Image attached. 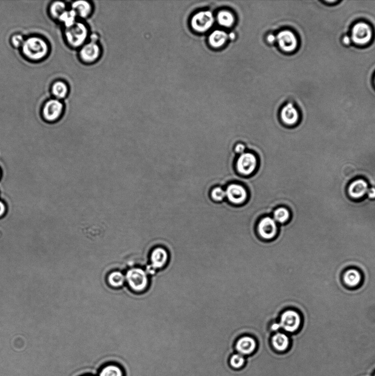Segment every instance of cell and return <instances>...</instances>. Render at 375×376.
Here are the masks:
<instances>
[{
    "instance_id": "cell-13",
    "label": "cell",
    "mask_w": 375,
    "mask_h": 376,
    "mask_svg": "<svg viewBox=\"0 0 375 376\" xmlns=\"http://www.w3.org/2000/svg\"><path fill=\"white\" fill-rule=\"evenodd\" d=\"M225 195L229 201L234 204L242 203L247 198L245 189L237 184L229 185L225 190Z\"/></svg>"
},
{
    "instance_id": "cell-32",
    "label": "cell",
    "mask_w": 375,
    "mask_h": 376,
    "mask_svg": "<svg viewBox=\"0 0 375 376\" xmlns=\"http://www.w3.org/2000/svg\"><path fill=\"white\" fill-rule=\"evenodd\" d=\"M6 212V207L3 202L0 201V217H2Z\"/></svg>"
},
{
    "instance_id": "cell-22",
    "label": "cell",
    "mask_w": 375,
    "mask_h": 376,
    "mask_svg": "<svg viewBox=\"0 0 375 376\" xmlns=\"http://www.w3.org/2000/svg\"><path fill=\"white\" fill-rule=\"evenodd\" d=\"M362 281V276L359 272L356 270L347 271L344 276V281L346 284L351 287H355L359 284Z\"/></svg>"
},
{
    "instance_id": "cell-26",
    "label": "cell",
    "mask_w": 375,
    "mask_h": 376,
    "mask_svg": "<svg viewBox=\"0 0 375 376\" xmlns=\"http://www.w3.org/2000/svg\"><path fill=\"white\" fill-rule=\"evenodd\" d=\"M218 20L220 25L225 27L232 26L234 22L233 14L227 11L220 12L218 15Z\"/></svg>"
},
{
    "instance_id": "cell-36",
    "label": "cell",
    "mask_w": 375,
    "mask_h": 376,
    "mask_svg": "<svg viewBox=\"0 0 375 376\" xmlns=\"http://www.w3.org/2000/svg\"><path fill=\"white\" fill-rule=\"evenodd\" d=\"M229 37H230V38L231 39H233L234 38V37H235V35H234V33H230V35H229Z\"/></svg>"
},
{
    "instance_id": "cell-31",
    "label": "cell",
    "mask_w": 375,
    "mask_h": 376,
    "mask_svg": "<svg viewBox=\"0 0 375 376\" xmlns=\"http://www.w3.org/2000/svg\"><path fill=\"white\" fill-rule=\"evenodd\" d=\"M245 149V146L242 144H238L235 148V151L238 154H243Z\"/></svg>"
},
{
    "instance_id": "cell-25",
    "label": "cell",
    "mask_w": 375,
    "mask_h": 376,
    "mask_svg": "<svg viewBox=\"0 0 375 376\" xmlns=\"http://www.w3.org/2000/svg\"><path fill=\"white\" fill-rule=\"evenodd\" d=\"M246 363V358L243 355L235 353L229 359V365L234 370L242 369Z\"/></svg>"
},
{
    "instance_id": "cell-5",
    "label": "cell",
    "mask_w": 375,
    "mask_h": 376,
    "mask_svg": "<svg viewBox=\"0 0 375 376\" xmlns=\"http://www.w3.org/2000/svg\"><path fill=\"white\" fill-rule=\"evenodd\" d=\"M126 280L131 289L136 292H142L148 285L147 276L141 269H133L127 272Z\"/></svg>"
},
{
    "instance_id": "cell-8",
    "label": "cell",
    "mask_w": 375,
    "mask_h": 376,
    "mask_svg": "<svg viewBox=\"0 0 375 376\" xmlns=\"http://www.w3.org/2000/svg\"><path fill=\"white\" fill-rule=\"evenodd\" d=\"M257 348H258V343L256 340L249 335H244L239 337L234 344L235 352L245 357L254 354L256 351Z\"/></svg>"
},
{
    "instance_id": "cell-6",
    "label": "cell",
    "mask_w": 375,
    "mask_h": 376,
    "mask_svg": "<svg viewBox=\"0 0 375 376\" xmlns=\"http://www.w3.org/2000/svg\"><path fill=\"white\" fill-rule=\"evenodd\" d=\"M64 106L61 100L51 99L46 101L43 107L42 114L44 119L49 122L58 120L63 114Z\"/></svg>"
},
{
    "instance_id": "cell-19",
    "label": "cell",
    "mask_w": 375,
    "mask_h": 376,
    "mask_svg": "<svg viewBox=\"0 0 375 376\" xmlns=\"http://www.w3.org/2000/svg\"><path fill=\"white\" fill-rule=\"evenodd\" d=\"M97 376H125V372L119 364L108 363L101 368Z\"/></svg>"
},
{
    "instance_id": "cell-38",
    "label": "cell",
    "mask_w": 375,
    "mask_h": 376,
    "mask_svg": "<svg viewBox=\"0 0 375 376\" xmlns=\"http://www.w3.org/2000/svg\"></svg>"
},
{
    "instance_id": "cell-24",
    "label": "cell",
    "mask_w": 375,
    "mask_h": 376,
    "mask_svg": "<svg viewBox=\"0 0 375 376\" xmlns=\"http://www.w3.org/2000/svg\"><path fill=\"white\" fill-rule=\"evenodd\" d=\"M66 10V4L63 1H56L50 4L49 12L54 19H58Z\"/></svg>"
},
{
    "instance_id": "cell-20",
    "label": "cell",
    "mask_w": 375,
    "mask_h": 376,
    "mask_svg": "<svg viewBox=\"0 0 375 376\" xmlns=\"http://www.w3.org/2000/svg\"><path fill=\"white\" fill-rule=\"evenodd\" d=\"M69 91V87L64 81H56L51 87V94L55 99L60 100L68 96Z\"/></svg>"
},
{
    "instance_id": "cell-10",
    "label": "cell",
    "mask_w": 375,
    "mask_h": 376,
    "mask_svg": "<svg viewBox=\"0 0 375 376\" xmlns=\"http://www.w3.org/2000/svg\"><path fill=\"white\" fill-rule=\"evenodd\" d=\"M278 228L276 221L270 217L262 219L258 226V233L261 239L270 240L275 238Z\"/></svg>"
},
{
    "instance_id": "cell-37",
    "label": "cell",
    "mask_w": 375,
    "mask_h": 376,
    "mask_svg": "<svg viewBox=\"0 0 375 376\" xmlns=\"http://www.w3.org/2000/svg\"><path fill=\"white\" fill-rule=\"evenodd\" d=\"M91 376V375H86V376Z\"/></svg>"
},
{
    "instance_id": "cell-14",
    "label": "cell",
    "mask_w": 375,
    "mask_h": 376,
    "mask_svg": "<svg viewBox=\"0 0 375 376\" xmlns=\"http://www.w3.org/2000/svg\"><path fill=\"white\" fill-rule=\"evenodd\" d=\"M291 339L288 335L282 332H276L271 338L272 348L277 353H284L291 346Z\"/></svg>"
},
{
    "instance_id": "cell-17",
    "label": "cell",
    "mask_w": 375,
    "mask_h": 376,
    "mask_svg": "<svg viewBox=\"0 0 375 376\" xmlns=\"http://www.w3.org/2000/svg\"><path fill=\"white\" fill-rule=\"evenodd\" d=\"M299 113L294 105L289 103L286 105L281 111L282 121L287 125H295L299 120Z\"/></svg>"
},
{
    "instance_id": "cell-4",
    "label": "cell",
    "mask_w": 375,
    "mask_h": 376,
    "mask_svg": "<svg viewBox=\"0 0 375 376\" xmlns=\"http://www.w3.org/2000/svg\"><path fill=\"white\" fill-rule=\"evenodd\" d=\"M279 326L287 333H295L300 327L301 318L300 314L294 310H287L281 313Z\"/></svg>"
},
{
    "instance_id": "cell-9",
    "label": "cell",
    "mask_w": 375,
    "mask_h": 376,
    "mask_svg": "<svg viewBox=\"0 0 375 376\" xmlns=\"http://www.w3.org/2000/svg\"><path fill=\"white\" fill-rule=\"evenodd\" d=\"M214 21L212 12L202 11L194 15L191 20V25L195 31L204 32L212 26Z\"/></svg>"
},
{
    "instance_id": "cell-23",
    "label": "cell",
    "mask_w": 375,
    "mask_h": 376,
    "mask_svg": "<svg viewBox=\"0 0 375 376\" xmlns=\"http://www.w3.org/2000/svg\"><path fill=\"white\" fill-rule=\"evenodd\" d=\"M77 14L73 9L66 10V11L62 14L58 20L64 24L66 28H69L73 26L77 21L76 18Z\"/></svg>"
},
{
    "instance_id": "cell-39",
    "label": "cell",
    "mask_w": 375,
    "mask_h": 376,
    "mask_svg": "<svg viewBox=\"0 0 375 376\" xmlns=\"http://www.w3.org/2000/svg\"></svg>"
},
{
    "instance_id": "cell-1",
    "label": "cell",
    "mask_w": 375,
    "mask_h": 376,
    "mask_svg": "<svg viewBox=\"0 0 375 376\" xmlns=\"http://www.w3.org/2000/svg\"><path fill=\"white\" fill-rule=\"evenodd\" d=\"M25 58L33 61H39L48 56L49 45L46 41L39 37H30L25 39L21 47Z\"/></svg>"
},
{
    "instance_id": "cell-21",
    "label": "cell",
    "mask_w": 375,
    "mask_h": 376,
    "mask_svg": "<svg viewBox=\"0 0 375 376\" xmlns=\"http://www.w3.org/2000/svg\"><path fill=\"white\" fill-rule=\"evenodd\" d=\"M228 38V35L224 31L215 30L209 37V42L214 48L223 46Z\"/></svg>"
},
{
    "instance_id": "cell-35",
    "label": "cell",
    "mask_w": 375,
    "mask_h": 376,
    "mask_svg": "<svg viewBox=\"0 0 375 376\" xmlns=\"http://www.w3.org/2000/svg\"><path fill=\"white\" fill-rule=\"evenodd\" d=\"M268 40L270 43H273L275 42L276 40V38L274 37L273 35H270L268 36Z\"/></svg>"
},
{
    "instance_id": "cell-12",
    "label": "cell",
    "mask_w": 375,
    "mask_h": 376,
    "mask_svg": "<svg viewBox=\"0 0 375 376\" xmlns=\"http://www.w3.org/2000/svg\"><path fill=\"white\" fill-rule=\"evenodd\" d=\"M277 39L280 48L286 52H292L297 48V38L291 31H282L277 35Z\"/></svg>"
},
{
    "instance_id": "cell-27",
    "label": "cell",
    "mask_w": 375,
    "mask_h": 376,
    "mask_svg": "<svg viewBox=\"0 0 375 376\" xmlns=\"http://www.w3.org/2000/svg\"><path fill=\"white\" fill-rule=\"evenodd\" d=\"M125 278L121 272H112L108 278L110 285L114 287H119L124 283Z\"/></svg>"
},
{
    "instance_id": "cell-16",
    "label": "cell",
    "mask_w": 375,
    "mask_h": 376,
    "mask_svg": "<svg viewBox=\"0 0 375 376\" xmlns=\"http://www.w3.org/2000/svg\"><path fill=\"white\" fill-rule=\"evenodd\" d=\"M71 9L74 10L79 18L85 19L88 18L93 11V6L88 1L79 0L71 4Z\"/></svg>"
},
{
    "instance_id": "cell-3",
    "label": "cell",
    "mask_w": 375,
    "mask_h": 376,
    "mask_svg": "<svg viewBox=\"0 0 375 376\" xmlns=\"http://www.w3.org/2000/svg\"><path fill=\"white\" fill-rule=\"evenodd\" d=\"M102 49L98 42L89 40L80 48L79 57L83 63L92 64L100 59Z\"/></svg>"
},
{
    "instance_id": "cell-11",
    "label": "cell",
    "mask_w": 375,
    "mask_h": 376,
    "mask_svg": "<svg viewBox=\"0 0 375 376\" xmlns=\"http://www.w3.org/2000/svg\"><path fill=\"white\" fill-rule=\"evenodd\" d=\"M256 166V158L254 154L250 153L241 154L237 163L238 171L245 176L252 174L255 171Z\"/></svg>"
},
{
    "instance_id": "cell-30",
    "label": "cell",
    "mask_w": 375,
    "mask_h": 376,
    "mask_svg": "<svg viewBox=\"0 0 375 376\" xmlns=\"http://www.w3.org/2000/svg\"><path fill=\"white\" fill-rule=\"evenodd\" d=\"M212 197L216 201H222L226 197L225 191L222 188H215L212 192Z\"/></svg>"
},
{
    "instance_id": "cell-28",
    "label": "cell",
    "mask_w": 375,
    "mask_h": 376,
    "mask_svg": "<svg viewBox=\"0 0 375 376\" xmlns=\"http://www.w3.org/2000/svg\"><path fill=\"white\" fill-rule=\"evenodd\" d=\"M274 215V220L281 224L286 223L290 217L289 210L284 207L277 209L275 211Z\"/></svg>"
},
{
    "instance_id": "cell-29",
    "label": "cell",
    "mask_w": 375,
    "mask_h": 376,
    "mask_svg": "<svg viewBox=\"0 0 375 376\" xmlns=\"http://www.w3.org/2000/svg\"><path fill=\"white\" fill-rule=\"evenodd\" d=\"M23 36L20 34H15L11 38V43L15 48H21L25 41Z\"/></svg>"
},
{
    "instance_id": "cell-18",
    "label": "cell",
    "mask_w": 375,
    "mask_h": 376,
    "mask_svg": "<svg viewBox=\"0 0 375 376\" xmlns=\"http://www.w3.org/2000/svg\"><path fill=\"white\" fill-rule=\"evenodd\" d=\"M168 258L167 251L161 247L153 250L150 257L152 265L155 269H161L165 266L168 262Z\"/></svg>"
},
{
    "instance_id": "cell-34",
    "label": "cell",
    "mask_w": 375,
    "mask_h": 376,
    "mask_svg": "<svg viewBox=\"0 0 375 376\" xmlns=\"http://www.w3.org/2000/svg\"><path fill=\"white\" fill-rule=\"evenodd\" d=\"M351 39L348 37V36H346V37H344L343 39V42L346 45L351 44Z\"/></svg>"
},
{
    "instance_id": "cell-33",
    "label": "cell",
    "mask_w": 375,
    "mask_h": 376,
    "mask_svg": "<svg viewBox=\"0 0 375 376\" xmlns=\"http://www.w3.org/2000/svg\"><path fill=\"white\" fill-rule=\"evenodd\" d=\"M368 193V196L370 198H371V199L375 198V188H372L371 189H369Z\"/></svg>"
},
{
    "instance_id": "cell-15",
    "label": "cell",
    "mask_w": 375,
    "mask_h": 376,
    "mask_svg": "<svg viewBox=\"0 0 375 376\" xmlns=\"http://www.w3.org/2000/svg\"><path fill=\"white\" fill-rule=\"evenodd\" d=\"M368 184L363 179H358L352 182L348 189L349 197L354 199L363 198L369 191Z\"/></svg>"
},
{
    "instance_id": "cell-7",
    "label": "cell",
    "mask_w": 375,
    "mask_h": 376,
    "mask_svg": "<svg viewBox=\"0 0 375 376\" xmlns=\"http://www.w3.org/2000/svg\"><path fill=\"white\" fill-rule=\"evenodd\" d=\"M372 38V30L367 23L360 22L353 27L352 31L351 40L358 45H366L371 42Z\"/></svg>"
},
{
    "instance_id": "cell-2",
    "label": "cell",
    "mask_w": 375,
    "mask_h": 376,
    "mask_svg": "<svg viewBox=\"0 0 375 376\" xmlns=\"http://www.w3.org/2000/svg\"><path fill=\"white\" fill-rule=\"evenodd\" d=\"M65 37L71 48H80L89 40V30L85 23L77 21L73 26L66 28Z\"/></svg>"
}]
</instances>
